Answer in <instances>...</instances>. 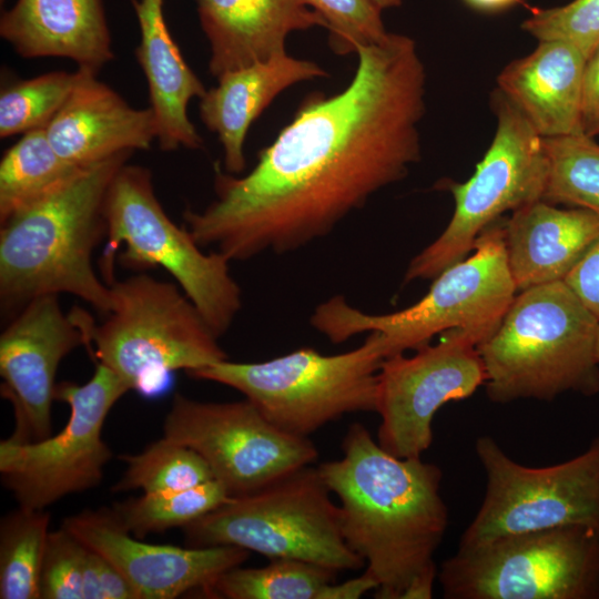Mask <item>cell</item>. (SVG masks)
Here are the masks:
<instances>
[{"mask_svg": "<svg viewBox=\"0 0 599 599\" xmlns=\"http://www.w3.org/2000/svg\"><path fill=\"white\" fill-rule=\"evenodd\" d=\"M356 54L348 85L308 97L252 171L234 176L215 166L216 199L183 214L202 248L230 261L296 251L419 160L426 72L415 41L389 32Z\"/></svg>", "mask_w": 599, "mask_h": 599, "instance_id": "cell-1", "label": "cell"}, {"mask_svg": "<svg viewBox=\"0 0 599 599\" xmlns=\"http://www.w3.org/2000/svg\"><path fill=\"white\" fill-rule=\"evenodd\" d=\"M331 494L318 467L303 466L257 490L229 497L185 526L186 546H236L271 560L358 570L365 561L346 544L341 508Z\"/></svg>", "mask_w": 599, "mask_h": 599, "instance_id": "cell-8", "label": "cell"}, {"mask_svg": "<svg viewBox=\"0 0 599 599\" xmlns=\"http://www.w3.org/2000/svg\"><path fill=\"white\" fill-rule=\"evenodd\" d=\"M62 527L106 558L131 585L136 599H174L192 590L202 592L250 556L236 546L183 548L142 541L122 526L111 507L69 516Z\"/></svg>", "mask_w": 599, "mask_h": 599, "instance_id": "cell-17", "label": "cell"}, {"mask_svg": "<svg viewBox=\"0 0 599 599\" xmlns=\"http://www.w3.org/2000/svg\"><path fill=\"white\" fill-rule=\"evenodd\" d=\"M481 338L454 328L413 356L385 358L378 373L379 446L400 457H422L433 441V420L446 404L470 397L485 384Z\"/></svg>", "mask_w": 599, "mask_h": 599, "instance_id": "cell-15", "label": "cell"}, {"mask_svg": "<svg viewBox=\"0 0 599 599\" xmlns=\"http://www.w3.org/2000/svg\"><path fill=\"white\" fill-rule=\"evenodd\" d=\"M564 282L599 321V235Z\"/></svg>", "mask_w": 599, "mask_h": 599, "instance_id": "cell-36", "label": "cell"}, {"mask_svg": "<svg viewBox=\"0 0 599 599\" xmlns=\"http://www.w3.org/2000/svg\"><path fill=\"white\" fill-rule=\"evenodd\" d=\"M337 572L303 560L273 559L260 568H232L202 593L223 599H324Z\"/></svg>", "mask_w": 599, "mask_h": 599, "instance_id": "cell-26", "label": "cell"}, {"mask_svg": "<svg viewBox=\"0 0 599 599\" xmlns=\"http://www.w3.org/2000/svg\"><path fill=\"white\" fill-rule=\"evenodd\" d=\"M1 1H3V0H1Z\"/></svg>", "mask_w": 599, "mask_h": 599, "instance_id": "cell-42", "label": "cell"}, {"mask_svg": "<svg viewBox=\"0 0 599 599\" xmlns=\"http://www.w3.org/2000/svg\"><path fill=\"white\" fill-rule=\"evenodd\" d=\"M0 34L23 58H67L95 72L114 57L101 0H18Z\"/></svg>", "mask_w": 599, "mask_h": 599, "instance_id": "cell-22", "label": "cell"}, {"mask_svg": "<svg viewBox=\"0 0 599 599\" xmlns=\"http://www.w3.org/2000/svg\"><path fill=\"white\" fill-rule=\"evenodd\" d=\"M132 152L80 170L59 189L18 212L0 229V303L17 313L35 297L73 295L106 314L109 284L93 267L104 241V204L116 172Z\"/></svg>", "mask_w": 599, "mask_h": 599, "instance_id": "cell-3", "label": "cell"}, {"mask_svg": "<svg viewBox=\"0 0 599 599\" xmlns=\"http://www.w3.org/2000/svg\"><path fill=\"white\" fill-rule=\"evenodd\" d=\"M596 354H597V359H598V362H599V329H598V337H597Z\"/></svg>", "mask_w": 599, "mask_h": 599, "instance_id": "cell-41", "label": "cell"}, {"mask_svg": "<svg viewBox=\"0 0 599 599\" xmlns=\"http://www.w3.org/2000/svg\"><path fill=\"white\" fill-rule=\"evenodd\" d=\"M544 139L548 176L542 200L599 216V143L582 132Z\"/></svg>", "mask_w": 599, "mask_h": 599, "instance_id": "cell-29", "label": "cell"}, {"mask_svg": "<svg viewBox=\"0 0 599 599\" xmlns=\"http://www.w3.org/2000/svg\"><path fill=\"white\" fill-rule=\"evenodd\" d=\"M106 233L100 260L103 280L114 277V261L129 268L163 267L220 338L242 307L230 260L205 253L189 230L174 223L154 192L151 172L125 163L113 177L104 204Z\"/></svg>", "mask_w": 599, "mask_h": 599, "instance_id": "cell-7", "label": "cell"}, {"mask_svg": "<svg viewBox=\"0 0 599 599\" xmlns=\"http://www.w3.org/2000/svg\"><path fill=\"white\" fill-rule=\"evenodd\" d=\"M384 359L379 334L369 332L361 346L336 355L305 347L260 363L225 359L189 375L238 390L278 429L308 437L345 414L376 412Z\"/></svg>", "mask_w": 599, "mask_h": 599, "instance_id": "cell-9", "label": "cell"}, {"mask_svg": "<svg viewBox=\"0 0 599 599\" xmlns=\"http://www.w3.org/2000/svg\"><path fill=\"white\" fill-rule=\"evenodd\" d=\"M81 70L54 71L14 82L0 94V136L47 128L79 81Z\"/></svg>", "mask_w": 599, "mask_h": 599, "instance_id": "cell-31", "label": "cell"}, {"mask_svg": "<svg viewBox=\"0 0 599 599\" xmlns=\"http://www.w3.org/2000/svg\"><path fill=\"white\" fill-rule=\"evenodd\" d=\"M343 456L318 466L339 500L342 532L377 582L375 598L403 599L438 576L434 557L448 525L441 469L383 449L363 424L349 425Z\"/></svg>", "mask_w": 599, "mask_h": 599, "instance_id": "cell-2", "label": "cell"}, {"mask_svg": "<svg viewBox=\"0 0 599 599\" xmlns=\"http://www.w3.org/2000/svg\"><path fill=\"white\" fill-rule=\"evenodd\" d=\"M209 40L213 77L266 61L286 52L293 31L325 28L323 18L305 0H196Z\"/></svg>", "mask_w": 599, "mask_h": 599, "instance_id": "cell-19", "label": "cell"}, {"mask_svg": "<svg viewBox=\"0 0 599 599\" xmlns=\"http://www.w3.org/2000/svg\"><path fill=\"white\" fill-rule=\"evenodd\" d=\"M45 509H18L0 522V598L40 599L41 566L49 536Z\"/></svg>", "mask_w": 599, "mask_h": 599, "instance_id": "cell-27", "label": "cell"}, {"mask_svg": "<svg viewBox=\"0 0 599 599\" xmlns=\"http://www.w3.org/2000/svg\"><path fill=\"white\" fill-rule=\"evenodd\" d=\"M324 20L329 45L337 54L356 53L364 45L383 41L386 31L370 0H305Z\"/></svg>", "mask_w": 599, "mask_h": 599, "instance_id": "cell-32", "label": "cell"}, {"mask_svg": "<svg viewBox=\"0 0 599 599\" xmlns=\"http://www.w3.org/2000/svg\"><path fill=\"white\" fill-rule=\"evenodd\" d=\"M499 220L480 233L474 253L439 273L414 305L388 314H367L336 295L314 309L311 325L334 344L376 332L385 358L416 351L434 335L454 328L470 331L485 341L500 324L517 292Z\"/></svg>", "mask_w": 599, "mask_h": 599, "instance_id": "cell-6", "label": "cell"}, {"mask_svg": "<svg viewBox=\"0 0 599 599\" xmlns=\"http://www.w3.org/2000/svg\"><path fill=\"white\" fill-rule=\"evenodd\" d=\"M521 28L538 41L570 43L588 59L599 44V0H572L550 9H535Z\"/></svg>", "mask_w": 599, "mask_h": 599, "instance_id": "cell-33", "label": "cell"}, {"mask_svg": "<svg viewBox=\"0 0 599 599\" xmlns=\"http://www.w3.org/2000/svg\"><path fill=\"white\" fill-rule=\"evenodd\" d=\"M377 582L364 571L359 577L342 583L333 582L328 586L324 599H358L369 590H376Z\"/></svg>", "mask_w": 599, "mask_h": 599, "instance_id": "cell-38", "label": "cell"}, {"mask_svg": "<svg viewBox=\"0 0 599 599\" xmlns=\"http://www.w3.org/2000/svg\"><path fill=\"white\" fill-rule=\"evenodd\" d=\"M162 428L163 437L205 460L230 497L257 490L318 457L308 437L278 429L246 398L205 403L175 394Z\"/></svg>", "mask_w": 599, "mask_h": 599, "instance_id": "cell-14", "label": "cell"}, {"mask_svg": "<svg viewBox=\"0 0 599 599\" xmlns=\"http://www.w3.org/2000/svg\"><path fill=\"white\" fill-rule=\"evenodd\" d=\"M370 1L380 10L398 7L402 3V0H370Z\"/></svg>", "mask_w": 599, "mask_h": 599, "instance_id": "cell-40", "label": "cell"}, {"mask_svg": "<svg viewBox=\"0 0 599 599\" xmlns=\"http://www.w3.org/2000/svg\"><path fill=\"white\" fill-rule=\"evenodd\" d=\"M128 392L120 376L97 362L85 384L57 385L55 400L70 407L69 420L60 433L34 443L1 440V480L18 507L45 509L101 483L112 457L102 438L103 425L114 404Z\"/></svg>", "mask_w": 599, "mask_h": 599, "instance_id": "cell-13", "label": "cell"}, {"mask_svg": "<svg viewBox=\"0 0 599 599\" xmlns=\"http://www.w3.org/2000/svg\"><path fill=\"white\" fill-rule=\"evenodd\" d=\"M119 458L126 468L112 487L116 493L135 489L148 494L180 490L214 479L210 467L196 451L165 437L139 454H126Z\"/></svg>", "mask_w": 599, "mask_h": 599, "instance_id": "cell-30", "label": "cell"}, {"mask_svg": "<svg viewBox=\"0 0 599 599\" xmlns=\"http://www.w3.org/2000/svg\"><path fill=\"white\" fill-rule=\"evenodd\" d=\"M502 227L510 275L521 292L565 281L599 235V216L538 200L512 211Z\"/></svg>", "mask_w": 599, "mask_h": 599, "instance_id": "cell-20", "label": "cell"}, {"mask_svg": "<svg viewBox=\"0 0 599 599\" xmlns=\"http://www.w3.org/2000/svg\"><path fill=\"white\" fill-rule=\"evenodd\" d=\"M111 307L88 326L87 348L130 390L156 398L187 374L227 359L219 337L175 282L136 273L114 278Z\"/></svg>", "mask_w": 599, "mask_h": 599, "instance_id": "cell-5", "label": "cell"}, {"mask_svg": "<svg viewBox=\"0 0 599 599\" xmlns=\"http://www.w3.org/2000/svg\"><path fill=\"white\" fill-rule=\"evenodd\" d=\"M82 599H136V595L123 575L106 558L85 546Z\"/></svg>", "mask_w": 599, "mask_h": 599, "instance_id": "cell-35", "label": "cell"}, {"mask_svg": "<svg viewBox=\"0 0 599 599\" xmlns=\"http://www.w3.org/2000/svg\"><path fill=\"white\" fill-rule=\"evenodd\" d=\"M494 139L471 177L448 182L455 211L444 232L409 263L405 282L435 278L474 250L480 233L507 211L542 200L548 158L545 139L498 89Z\"/></svg>", "mask_w": 599, "mask_h": 599, "instance_id": "cell-11", "label": "cell"}, {"mask_svg": "<svg viewBox=\"0 0 599 599\" xmlns=\"http://www.w3.org/2000/svg\"><path fill=\"white\" fill-rule=\"evenodd\" d=\"M85 546L61 526L49 532L41 566L40 599H82Z\"/></svg>", "mask_w": 599, "mask_h": 599, "instance_id": "cell-34", "label": "cell"}, {"mask_svg": "<svg viewBox=\"0 0 599 599\" xmlns=\"http://www.w3.org/2000/svg\"><path fill=\"white\" fill-rule=\"evenodd\" d=\"M79 69V81L45 128L58 154L74 165L87 166L120 153L149 149L156 140L152 109L132 108L99 81L95 71Z\"/></svg>", "mask_w": 599, "mask_h": 599, "instance_id": "cell-18", "label": "cell"}, {"mask_svg": "<svg viewBox=\"0 0 599 599\" xmlns=\"http://www.w3.org/2000/svg\"><path fill=\"white\" fill-rule=\"evenodd\" d=\"M580 123L583 134L591 138L599 135V44L586 60Z\"/></svg>", "mask_w": 599, "mask_h": 599, "instance_id": "cell-37", "label": "cell"}, {"mask_svg": "<svg viewBox=\"0 0 599 599\" xmlns=\"http://www.w3.org/2000/svg\"><path fill=\"white\" fill-rule=\"evenodd\" d=\"M89 317L78 307L65 313L58 295L35 297L12 315L0 335V392L14 417L8 439L34 443L52 435L57 373L65 356L87 346Z\"/></svg>", "mask_w": 599, "mask_h": 599, "instance_id": "cell-16", "label": "cell"}, {"mask_svg": "<svg viewBox=\"0 0 599 599\" xmlns=\"http://www.w3.org/2000/svg\"><path fill=\"white\" fill-rule=\"evenodd\" d=\"M163 2L133 1L141 30L136 59L148 81L160 148L199 149L203 141L187 116V104L193 98H202L206 90L169 32Z\"/></svg>", "mask_w": 599, "mask_h": 599, "instance_id": "cell-24", "label": "cell"}, {"mask_svg": "<svg viewBox=\"0 0 599 599\" xmlns=\"http://www.w3.org/2000/svg\"><path fill=\"white\" fill-rule=\"evenodd\" d=\"M470 8L481 12H499L524 2V0H464Z\"/></svg>", "mask_w": 599, "mask_h": 599, "instance_id": "cell-39", "label": "cell"}, {"mask_svg": "<svg viewBox=\"0 0 599 599\" xmlns=\"http://www.w3.org/2000/svg\"><path fill=\"white\" fill-rule=\"evenodd\" d=\"M230 497L216 479L203 484L161 493H143L114 504L111 508L122 526L134 537L143 539L172 528H184Z\"/></svg>", "mask_w": 599, "mask_h": 599, "instance_id": "cell-28", "label": "cell"}, {"mask_svg": "<svg viewBox=\"0 0 599 599\" xmlns=\"http://www.w3.org/2000/svg\"><path fill=\"white\" fill-rule=\"evenodd\" d=\"M587 58L560 40L539 41L528 55L507 64L498 90L542 138L581 133L582 78Z\"/></svg>", "mask_w": 599, "mask_h": 599, "instance_id": "cell-21", "label": "cell"}, {"mask_svg": "<svg viewBox=\"0 0 599 599\" xmlns=\"http://www.w3.org/2000/svg\"><path fill=\"white\" fill-rule=\"evenodd\" d=\"M83 167L58 154L44 128L24 133L0 162V224L59 189Z\"/></svg>", "mask_w": 599, "mask_h": 599, "instance_id": "cell-25", "label": "cell"}, {"mask_svg": "<svg viewBox=\"0 0 599 599\" xmlns=\"http://www.w3.org/2000/svg\"><path fill=\"white\" fill-rule=\"evenodd\" d=\"M324 77L327 72L317 63L284 52L217 78L219 84L200 98V116L219 136L226 172L245 169L247 131L276 95L297 82Z\"/></svg>", "mask_w": 599, "mask_h": 599, "instance_id": "cell-23", "label": "cell"}, {"mask_svg": "<svg viewBox=\"0 0 599 599\" xmlns=\"http://www.w3.org/2000/svg\"><path fill=\"white\" fill-rule=\"evenodd\" d=\"M598 329L599 321L564 281L521 291L477 347L489 398L505 404L568 392L596 395Z\"/></svg>", "mask_w": 599, "mask_h": 599, "instance_id": "cell-4", "label": "cell"}, {"mask_svg": "<svg viewBox=\"0 0 599 599\" xmlns=\"http://www.w3.org/2000/svg\"><path fill=\"white\" fill-rule=\"evenodd\" d=\"M475 453L485 494L458 549L562 526L599 528V436L581 454L546 467L517 463L488 435L476 439Z\"/></svg>", "mask_w": 599, "mask_h": 599, "instance_id": "cell-12", "label": "cell"}, {"mask_svg": "<svg viewBox=\"0 0 599 599\" xmlns=\"http://www.w3.org/2000/svg\"><path fill=\"white\" fill-rule=\"evenodd\" d=\"M437 579L446 599H599V528L562 526L457 549Z\"/></svg>", "mask_w": 599, "mask_h": 599, "instance_id": "cell-10", "label": "cell"}]
</instances>
